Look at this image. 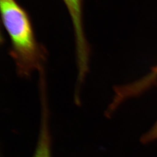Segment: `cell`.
Returning a JSON list of instances; mask_svg holds the SVG:
<instances>
[{"instance_id":"obj_1","label":"cell","mask_w":157,"mask_h":157,"mask_svg":"<svg viewBox=\"0 0 157 157\" xmlns=\"http://www.w3.org/2000/svg\"><path fill=\"white\" fill-rule=\"evenodd\" d=\"M1 17L11 43V54L17 73L27 77L41 67L44 58L30 18L16 0H0Z\"/></svg>"},{"instance_id":"obj_2","label":"cell","mask_w":157,"mask_h":157,"mask_svg":"<svg viewBox=\"0 0 157 157\" xmlns=\"http://www.w3.org/2000/svg\"><path fill=\"white\" fill-rule=\"evenodd\" d=\"M70 14L75 34L77 60L84 63L89 59L90 49L83 30L82 0H63Z\"/></svg>"},{"instance_id":"obj_3","label":"cell","mask_w":157,"mask_h":157,"mask_svg":"<svg viewBox=\"0 0 157 157\" xmlns=\"http://www.w3.org/2000/svg\"><path fill=\"white\" fill-rule=\"evenodd\" d=\"M49 141L46 119H43L39 141L34 157H51Z\"/></svg>"},{"instance_id":"obj_4","label":"cell","mask_w":157,"mask_h":157,"mask_svg":"<svg viewBox=\"0 0 157 157\" xmlns=\"http://www.w3.org/2000/svg\"><path fill=\"white\" fill-rule=\"evenodd\" d=\"M157 140V121L148 132L141 136L140 138V141L144 144H147Z\"/></svg>"}]
</instances>
